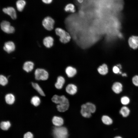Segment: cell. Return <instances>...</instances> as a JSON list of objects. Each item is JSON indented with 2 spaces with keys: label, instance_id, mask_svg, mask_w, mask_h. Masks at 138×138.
Here are the masks:
<instances>
[{
  "label": "cell",
  "instance_id": "6da1fadb",
  "mask_svg": "<svg viewBox=\"0 0 138 138\" xmlns=\"http://www.w3.org/2000/svg\"><path fill=\"white\" fill-rule=\"evenodd\" d=\"M96 109V106L94 104L90 102H87L82 105L80 113L84 117L89 118L91 116V113L95 112Z\"/></svg>",
  "mask_w": 138,
  "mask_h": 138
},
{
  "label": "cell",
  "instance_id": "7a4b0ae2",
  "mask_svg": "<svg viewBox=\"0 0 138 138\" xmlns=\"http://www.w3.org/2000/svg\"><path fill=\"white\" fill-rule=\"evenodd\" d=\"M53 134L54 138H66L68 136L67 129L64 126H55L53 130Z\"/></svg>",
  "mask_w": 138,
  "mask_h": 138
},
{
  "label": "cell",
  "instance_id": "3957f363",
  "mask_svg": "<svg viewBox=\"0 0 138 138\" xmlns=\"http://www.w3.org/2000/svg\"><path fill=\"white\" fill-rule=\"evenodd\" d=\"M56 34L60 37V41L63 43H66L69 42L71 38L70 34L64 30L59 28L55 29Z\"/></svg>",
  "mask_w": 138,
  "mask_h": 138
},
{
  "label": "cell",
  "instance_id": "277c9868",
  "mask_svg": "<svg viewBox=\"0 0 138 138\" xmlns=\"http://www.w3.org/2000/svg\"><path fill=\"white\" fill-rule=\"evenodd\" d=\"M35 79L37 80H45L48 78L49 74L45 70L42 68H37L34 72Z\"/></svg>",
  "mask_w": 138,
  "mask_h": 138
},
{
  "label": "cell",
  "instance_id": "5b68a950",
  "mask_svg": "<svg viewBox=\"0 0 138 138\" xmlns=\"http://www.w3.org/2000/svg\"><path fill=\"white\" fill-rule=\"evenodd\" d=\"M54 23V20L49 16L45 18L42 21V24L43 27L49 31L53 29Z\"/></svg>",
  "mask_w": 138,
  "mask_h": 138
},
{
  "label": "cell",
  "instance_id": "8992f818",
  "mask_svg": "<svg viewBox=\"0 0 138 138\" xmlns=\"http://www.w3.org/2000/svg\"><path fill=\"white\" fill-rule=\"evenodd\" d=\"M2 30L4 32L7 33H12L14 32V27L10 25V23L6 21H2L1 24Z\"/></svg>",
  "mask_w": 138,
  "mask_h": 138
},
{
  "label": "cell",
  "instance_id": "52a82bcc",
  "mask_svg": "<svg viewBox=\"0 0 138 138\" xmlns=\"http://www.w3.org/2000/svg\"><path fill=\"white\" fill-rule=\"evenodd\" d=\"M2 10L4 13L9 16L12 19H15L16 18V13L13 7L10 6L4 8Z\"/></svg>",
  "mask_w": 138,
  "mask_h": 138
},
{
  "label": "cell",
  "instance_id": "ba28073f",
  "mask_svg": "<svg viewBox=\"0 0 138 138\" xmlns=\"http://www.w3.org/2000/svg\"><path fill=\"white\" fill-rule=\"evenodd\" d=\"M68 100L64 95L59 96L56 95L53 96L51 98L52 101L54 103L58 104H61Z\"/></svg>",
  "mask_w": 138,
  "mask_h": 138
},
{
  "label": "cell",
  "instance_id": "9c48e42d",
  "mask_svg": "<svg viewBox=\"0 0 138 138\" xmlns=\"http://www.w3.org/2000/svg\"><path fill=\"white\" fill-rule=\"evenodd\" d=\"M65 90L67 93L71 95H73L76 93L77 91V88L75 85L73 84H69L66 87Z\"/></svg>",
  "mask_w": 138,
  "mask_h": 138
},
{
  "label": "cell",
  "instance_id": "30bf717a",
  "mask_svg": "<svg viewBox=\"0 0 138 138\" xmlns=\"http://www.w3.org/2000/svg\"><path fill=\"white\" fill-rule=\"evenodd\" d=\"M3 49L8 53H10L15 50V44L13 42L11 41L6 42L4 44Z\"/></svg>",
  "mask_w": 138,
  "mask_h": 138
},
{
  "label": "cell",
  "instance_id": "8fae6325",
  "mask_svg": "<svg viewBox=\"0 0 138 138\" xmlns=\"http://www.w3.org/2000/svg\"><path fill=\"white\" fill-rule=\"evenodd\" d=\"M130 47L134 49L138 47V37L132 36L130 37L128 41Z\"/></svg>",
  "mask_w": 138,
  "mask_h": 138
},
{
  "label": "cell",
  "instance_id": "7c38bea8",
  "mask_svg": "<svg viewBox=\"0 0 138 138\" xmlns=\"http://www.w3.org/2000/svg\"><path fill=\"white\" fill-rule=\"evenodd\" d=\"M69 106V102L68 100L61 104L57 105L56 106V108L59 111L63 112L68 109Z\"/></svg>",
  "mask_w": 138,
  "mask_h": 138
},
{
  "label": "cell",
  "instance_id": "4fadbf2b",
  "mask_svg": "<svg viewBox=\"0 0 138 138\" xmlns=\"http://www.w3.org/2000/svg\"><path fill=\"white\" fill-rule=\"evenodd\" d=\"M65 73L67 76L69 78L74 76L76 74L77 71L74 67L71 66L67 67L65 70Z\"/></svg>",
  "mask_w": 138,
  "mask_h": 138
},
{
  "label": "cell",
  "instance_id": "5bb4252c",
  "mask_svg": "<svg viewBox=\"0 0 138 138\" xmlns=\"http://www.w3.org/2000/svg\"><path fill=\"white\" fill-rule=\"evenodd\" d=\"M65 80L64 78L62 76H59L57 79L56 82L55 84V86L57 89H61L65 83Z\"/></svg>",
  "mask_w": 138,
  "mask_h": 138
},
{
  "label": "cell",
  "instance_id": "9a60e30c",
  "mask_svg": "<svg viewBox=\"0 0 138 138\" xmlns=\"http://www.w3.org/2000/svg\"><path fill=\"white\" fill-rule=\"evenodd\" d=\"M64 11L67 13H74L76 11L75 5L72 3H69L66 4L64 8Z\"/></svg>",
  "mask_w": 138,
  "mask_h": 138
},
{
  "label": "cell",
  "instance_id": "2e32d148",
  "mask_svg": "<svg viewBox=\"0 0 138 138\" xmlns=\"http://www.w3.org/2000/svg\"><path fill=\"white\" fill-rule=\"evenodd\" d=\"M112 88L114 92L116 94H118L122 91V85L120 82H116L113 85Z\"/></svg>",
  "mask_w": 138,
  "mask_h": 138
},
{
  "label": "cell",
  "instance_id": "e0dca14e",
  "mask_svg": "<svg viewBox=\"0 0 138 138\" xmlns=\"http://www.w3.org/2000/svg\"><path fill=\"white\" fill-rule=\"evenodd\" d=\"M54 39L51 36L45 37L43 39V43L44 46L47 48H50L53 45Z\"/></svg>",
  "mask_w": 138,
  "mask_h": 138
},
{
  "label": "cell",
  "instance_id": "ac0fdd59",
  "mask_svg": "<svg viewBox=\"0 0 138 138\" xmlns=\"http://www.w3.org/2000/svg\"><path fill=\"white\" fill-rule=\"evenodd\" d=\"M34 66L33 63L30 61L25 62L23 65V70L27 72L31 71L33 69Z\"/></svg>",
  "mask_w": 138,
  "mask_h": 138
},
{
  "label": "cell",
  "instance_id": "d6986e66",
  "mask_svg": "<svg viewBox=\"0 0 138 138\" xmlns=\"http://www.w3.org/2000/svg\"><path fill=\"white\" fill-rule=\"evenodd\" d=\"M53 124L56 126H61L63 124L64 120L61 117L54 116L52 119Z\"/></svg>",
  "mask_w": 138,
  "mask_h": 138
},
{
  "label": "cell",
  "instance_id": "ffe728a7",
  "mask_svg": "<svg viewBox=\"0 0 138 138\" xmlns=\"http://www.w3.org/2000/svg\"><path fill=\"white\" fill-rule=\"evenodd\" d=\"M98 73L102 75H106L108 72V68L107 65L103 64L99 66L97 69Z\"/></svg>",
  "mask_w": 138,
  "mask_h": 138
},
{
  "label": "cell",
  "instance_id": "44dd1931",
  "mask_svg": "<svg viewBox=\"0 0 138 138\" xmlns=\"http://www.w3.org/2000/svg\"><path fill=\"white\" fill-rule=\"evenodd\" d=\"M26 4L25 0H18L16 3V6L17 10L19 12L23 11Z\"/></svg>",
  "mask_w": 138,
  "mask_h": 138
},
{
  "label": "cell",
  "instance_id": "7402d4cb",
  "mask_svg": "<svg viewBox=\"0 0 138 138\" xmlns=\"http://www.w3.org/2000/svg\"><path fill=\"white\" fill-rule=\"evenodd\" d=\"M5 100L7 103L9 105H12L15 102V97L13 94L9 93L5 95Z\"/></svg>",
  "mask_w": 138,
  "mask_h": 138
},
{
  "label": "cell",
  "instance_id": "603a6c76",
  "mask_svg": "<svg viewBox=\"0 0 138 138\" xmlns=\"http://www.w3.org/2000/svg\"><path fill=\"white\" fill-rule=\"evenodd\" d=\"M32 85L33 88L41 96H44L45 94L42 89L37 83L32 82Z\"/></svg>",
  "mask_w": 138,
  "mask_h": 138
},
{
  "label": "cell",
  "instance_id": "cb8c5ba5",
  "mask_svg": "<svg viewBox=\"0 0 138 138\" xmlns=\"http://www.w3.org/2000/svg\"><path fill=\"white\" fill-rule=\"evenodd\" d=\"M130 112L129 109L127 107L124 106L122 107L120 111V113L123 117H126L129 116Z\"/></svg>",
  "mask_w": 138,
  "mask_h": 138
},
{
  "label": "cell",
  "instance_id": "d4e9b609",
  "mask_svg": "<svg viewBox=\"0 0 138 138\" xmlns=\"http://www.w3.org/2000/svg\"><path fill=\"white\" fill-rule=\"evenodd\" d=\"M101 120L104 124L107 125H110L113 122L112 119L107 115L103 116L102 117Z\"/></svg>",
  "mask_w": 138,
  "mask_h": 138
},
{
  "label": "cell",
  "instance_id": "484cf974",
  "mask_svg": "<svg viewBox=\"0 0 138 138\" xmlns=\"http://www.w3.org/2000/svg\"><path fill=\"white\" fill-rule=\"evenodd\" d=\"M31 102L34 106L37 107L40 105V100L38 96H34L31 98Z\"/></svg>",
  "mask_w": 138,
  "mask_h": 138
},
{
  "label": "cell",
  "instance_id": "4316f807",
  "mask_svg": "<svg viewBox=\"0 0 138 138\" xmlns=\"http://www.w3.org/2000/svg\"><path fill=\"white\" fill-rule=\"evenodd\" d=\"M10 126V124L9 121H3L0 124V127L3 130H8Z\"/></svg>",
  "mask_w": 138,
  "mask_h": 138
},
{
  "label": "cell",
  "instance_id": "83f0119b",
  "mask_svg": "<svg viewBox=\"0 0 138 138\" xmlns=\"http://www.w3.org/2000/svg\"><path fill=\"white\" fill-rule=\"evenodd\" d=\"M8 83L7 78L3 75H1L0 76V84L3 86L6 85Z\"/></svg>",
  "mask_w": 138,
  "mask_h": 138
},
{
  "label": "cell",
  "instance_id": "f1b7e54d",
  "mask_svg": "<svg viewBox=\"0 0 138 138\" xmlns=\"http://www.w3.org/2000/svg\"><path fill=\"white\" fill-rule=\"evenodd\" d=\"M121 101L122 104L124 105H126L130 102V99L129 98L126 96L122 97L121 99Z\"/></svg>",
  "mask_w": 138,
  "mask_h": 138
},
{
  "label": "cell",
  "instance_id": "f546056e",
  "mask_svg": "<svg viewBox=\"0 0 138 138\" xmlns=\"http://www.w3.org/2000/svg\"><path fill=\"white\" fill-rule=\"evenodd\" d=\"M133 84L135 86H138V75H136L133 76L132 78Z\"/></svg>",
  "mask_w": 138,
  "mask_h": 138
},
{
  "label": "cell",
  "instance_id": "4dcf8cb0",
  "mask_svg": "<svg viewBox=\"0 0 138 138\" xmlns=\"http://www.w3.org/2000/svg\"><path fill=\"white\" fill-rule=\"evenodd\" d=\"M113 72L116 74H121V72L120 71V69L117 66H114L112 68Z\"/></svg>",
  "mask_w": 138,
  "mask_h": 138
},
{
  "label": "cell",
  "instance_id": "1f68e13d",
  "mask_svg": "<svg viewBox=\"0 0 138 138\" xmlns=\"http://www.w3.org/2000/svg\"><path fill=\"white\" fill-rule=\"evenodd\" d=\"M24 138H33V135L31 132H28L25 134Z\"/></svg>",
  "mask_w": 138,
  "mask_h": 138
},
{
  "label": "cell",
  "instance_id": "d6a6232c",
  "mask_svg": "<svg viewBox=\"0 0 138 138\" xmlns=\"http://www.w3.org/2000/svg\"><path fill=\"white\" fill-rule=\"evenodd\" d=\"M44 3L46 4H50L51 3L53 0H41Z\"/></svg>",
  "mask_w": 138,
  "mask_h": 138
},
{
  "label": "cell",
  "instance_id": "836d02e7",
  "mask_svg": "<svg viewBox=\"0 0 138 138\" xmlns=\"http://www.w3.org/2000/svg\"><path fill=\"white\" fill-rule=\"evenodd\" d=\"M77 2L79 4H82L83 3L84 1V0H76Z\"/></svg>",
  "mask_w": 138,
  "mask_h": 138
},
{
  "label": "cell",
  "instance_id": "e575fe53",
  "mask_svg": "<svg viewBox=\"0 0 138 138\" xmlns=\"http://www.w3.org/2000/svg\"><path fill=\"white\" fill-rule=\"evenodd\" d=\"M120 69L121 68V66L120 64H117V65Z\"/></svg>",
  "mask_w": 138,
  "mask_h": 138
},
{
  "label": "cell",
  "instance_id": "d590c367",
  "mask_svg": "<svg viewBox=\"0 0 138 138\" xmlns=\"http://www.w3.org/2000/svg\"><path fill=\"white\" fill-rule=\"evenodd\" d=\"M122 76H126L127 74L126 73H123L122 75Z\"/></svg>",
  "mask_w": 138,
  "mask_h": 138
},
{
  "label": "cell",
  "instance_id": "8d00e7d4",
  "mask_svg": "<svg viewBox=\"0 0 138 138\" xmlns=\"http://www.w3.org/2000/svg\"><path fill=\"white\" fill-rule=\"evenodd\" d=\"M114 138H122L121 137L119 136H116Z\"/></svg>",
  "mask_w": 138,
  "mask_h": 138
}]
</instances>
